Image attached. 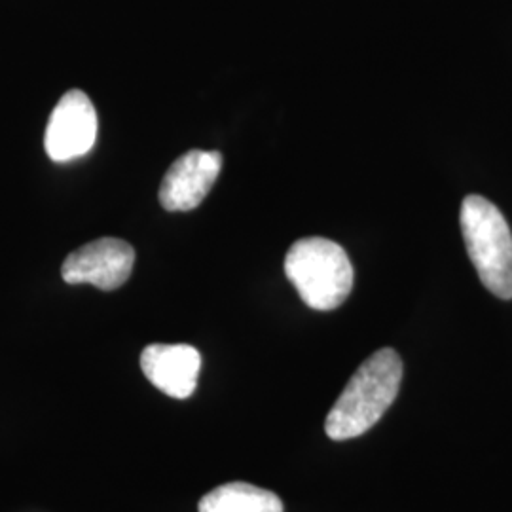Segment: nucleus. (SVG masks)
<instances>
[{
	"mask_svg": "<svg viewBox=\"0 0 512 512\" xmlns=\"http://www.w3.org/2000/svg\"><path fill=\"white\" fill-rule=\"evenodd\" d=\"M401 380L403 361L395 349L372 353L330 408L325 421L329 439H355L372 429L397 399Z\"/></svg>",
	"mask_w": 512,
	"mask_h": 512,
	"instance_id": "nucleus-1",
	"label": "nucleus"
},
{
	"mask_svg": "<svg viewBox=\"0 0 512 512\" xmlns=\"http://www.w3.org/2000/svg\"><path fill=\"white\" fill-rule=\"evenodd\" d=\"M285 274L311 310H336L353 291L348 253L327 238L298 239L285 256Z\"/></svg>",
	"mask_w": 512,
	"mask_h": 512,
	"instance_id": "nucleus-2",
	"label": "nucleus"
},
{
	"mask_svg": "<svg viewBox=\"0 0 512 512\" xmlns=\"http://www.w3.org/2000/svg\"><path fill=\"white\" fill-rule=\"evenodd\" d=\"M461 232L482 285L501 300L512 298V232L503 213L482 196L461 203Z\"/></svg>",
	"mask_w": 512,
	"mask_h": 512,
	"instance_id": "nucleus-3",
	"label": "nucleus"
},
{
	"mask_svg": "<svg viewBox=\"0 0 512 512\" xmlns=\"http://www.w3.org/2000/svg\"><path fill=\"white\" fill-rule=\"evenodd\" d=\"M133 266L135 251L128 241L101 238L67 256L61 275L69 285L88 283L101 291H116L128 281Z\"/></svg>",
	"mask_w": 512,
	"mask_h": 512,
	"instance_id": "nucleus-4",
	"label": "nucleus"
},
{
	"mask_svg": "<svg viewBox=\"0 0 512 512\" xmlns=\"http://www.w3.org/2000/svg\"><path fill=\"white\" fill-rule=\"evenodd\" d=\"M97 139V112L92 99L80 90L65 93L50 116L44 145L54 162L86 156Z\"/></svg>",
	"mask_w": 512,
	"mask_h": 512,
	"instance_id": "nucleus-5",
	"label": "nucleus"
},
{
	"mask_svg": "<svg viewBox=\"0 0 512 512\" xmlns=\"http://www.w3.org/2000/svg\"><path fill=\"white\" fill-rule=\"evenodd\" d=\"M222 154L217 150H190L171 165L160 186L165 211H192L207 198L219 179Z\"/></svg>",
	"mask_w": 512,
	"mask_h": 512,
	"instance_id": "nucleus-6",
	"label": "nucleus"
},
{
	"mask_svg": "<svg viewBox=\"0 0 512 512\" xmlns=\"http://www.w3.org/2000/svg\"><path fill=\"white\" fill-rule=\"evenodd\" d=\"M148 382L173 399H188L198 387L202 355L188 344H150L141 353Z\"/></svg>",
	"mask_w": 512,
	"mask_h": 512,
	"instance_id": "nucleus-7",
	"label": "nucleus"
},
{
	"mask_svg": "<svg viewBox=\"0 0 512 512\" xmlns=\"http://www.w3.org/2000/svg\"><path fill=\"white\" fill-rule=\"evenodd\" d=\"M200 512H283L281 499L264 488L247 482H228L205 494Z\"/></svg>",
	"mask_w": 512,
	"mask_h": 512,
	"instance_id": "nucleus-8",
	"label": "nucleus"
}]
</instances>
